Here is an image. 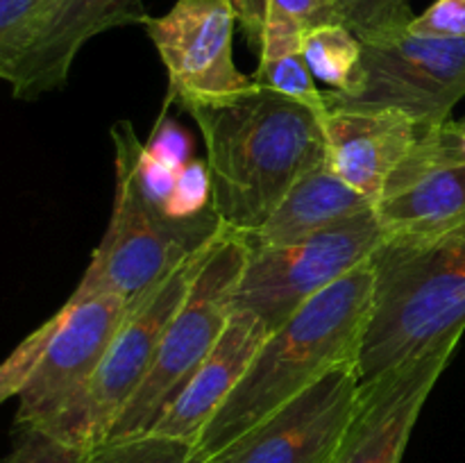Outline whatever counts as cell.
<instances>
[{"label": "cell", "instance_id": "ba28073f", "mask_svg": "<svg viewBox=\"0 0 465 463\" xmlns=\"http://www.w3.org/2000/svg\"><path fill=\"white\" fill-rule=\"evenodd\" d=\"M168 75L166 103L182 112L221 104L252 89V75L234 62L239 27L232 0H175L163 16L143 21Z\"/></svg>", "mask_w": 465, "mask_h": 463}, {"label": "cell", "instance_id": "d4e9b609", "mask_svg": "<svg viewBox=\"0 0 465 463\" xmlns=\"http://www.w3.org/2000/svg\"><path fill=\"white\" fill-rule=\"evenodd\" d=\"M145 145H148V153L154 159L166 163L173 171H180L191 159H195L193 139H191L189 132L175 118L168 116V104H163L162 113L157 118V125H154L153 134L145 141Z\"/></svg>", "mask_w": 465, "mask_h": 463}, {"label": "cell", "instance_id": "277c9868", "mask_svg": "<svg viewBox=\"0 0 465 463\" xmlns=\"http://www.w3.org/2000/svg\"><path fill=\"white\" fill-rule=\"evenodd\" d=\"M136 302L100 295L59 307L14 348L0 368V399H18L14 427H39L80 445L91 384Z\"/></svg>", "mask_w": 465, "mask_h": 463}, {"label": "cell", "instance_id": "7402d4cb", "mask_svg": "<svg viewBox=\"0 0 465 463\" xmlns=\"http://www.w3.org/2000/svg\"><path fill=\"white\" fill-rule=\"evenodd\" d=\"M50 0H0V77L7 75L35 36Z\"/></svg>", "mask_w": 465, "mask_h": 463}, {"label": "cell", "instance_id": "9c48e42d", "mask_svg": "<svg viewBox=\"0 0 465 463\" xmlns=\"http://www.w3.org/2000/svg\"><path fill=\"white\" fill-rule=\"evenodd\" d=\"M193 252L195 250L145 204L130 175L116 168V191L107 232L94 250L84 277L62 307H77L100 295H123L136 302Z\"/></svg>", "mask_w": 465, "mask_h": 463}, {"label": "cell", "instance_id": "7c38bea8", "mask_svg": "<svg viewBox=\"0 0 465 463\" xmlns=\"http://www.w3.org/2000/svg\"><path fill=\"white\" fill-rule=\"evenodd\" d=\"M459 343L439 345L371 381L330 463H402L409 438Z\"/></svg>", "mask_w": 465, "mask_h": 463}, {"label": "cell", "instance_id": "44dd1931", "mask_svg": "<svg viewBox=\"0 0 465 463\" xmlns=\"http://www.w3.org/2000/svg\"><path fill=\"white\" fill-rule=\"evenodd\" d=\"M341 23L361 41L411 23V0H330Z\"/></svg>", "mask_w": 465, "mask_h": 463}, {"label": "cell", "instance_id": "484cf974", "mask_svg": "<svg viewBox=\"0 0 465 463\" xmlns=\"http://www.w3.org/2000/svg\"><path fill=\"white\" fill-rule=\"evenodd\" d=\"M409 30L431 39H465V0H436L411 18Z\"/></svg>", "mask_w": 465, "mask_h": 463}, {"label": "cell", "instance_id": "3957f363", "mask_svg": "<svg viewBox=\"0 0 465 463\" xmlns=\"http://www.w3.org/2000/svg\"><path fill=\"white\" fill-rule=\"evenodd\" d=\"M375 295L357 354L371 381L465 331V218L413 234H386L371 259Z\"/></svg>", "mask_w": 465, "mask_h": 463}, {"label": "cell", "instance_id": "5b68a950", "mask_svg": "<svg viewBox=\"0 0 465 463\" xmlns=\"http://www.w3.org/2000/svg\"><path fill=\"white\" fill-rule=\"evenodd\" d=\"M248 241L223 227L207 243L186 300L168 325L163 343L134 398L107 440L150 434L209 357L232 316V300L248 259Z\"/></svg>", "mask_w": 465, "mask_h": 463}, {"label": "cell", "instance_id": "52a82bcc", "mask_svg": "<svg viewBox=\"0 0 465 463\" xmlns=\"http://www.w3.org/2000/svg\"><path fill=\"white\" fill-rule=\"evenodd\" d=\"M465 98V39L418 36L409 25L363 41L361 80L325 91L327 109H398L422 132L452 121Z\"/></svg>", "mask_w": 465, "mask_h": 463}, {"label": "cell", "instance_id": "30bf717a", "mask_svg": "<svg viewBox=\"0 0 465 463\" xmlns=\"http://www.w3.org/2000/svg\"><path fill=\"white\" fill-rule=\"evenodd\" d=\"M204 248L189 254L166 280L159 281L132 307L91 384L80 418V445L94 448L107 440L123 409L130 404L148 372L153 370L168 325L189 295Z\"/></svg>", "mask_w": 465, "mask_h": 463}, {"label": "cell", "instance_id": "ffe728a7", "mask_svg": "<svg viewBox=\"0 0 465 463\" xmlns=\"http://www.w3.org/2000/svg\"><path fill=\"white\" fill-rule=\"evenodd\" d=\"M89 463H207L191 440L141 434L103 440L91 448Z\"/></svg>", "mask_w": 465, "mask_h": 463}, {"label": "cell", "instance_id": "e0dca14e", "mask_svg": "<svg viewBox=\"0 0 465 463\" xmlns=\"http://www.w3.org/2000/svg\"><path fill=\"white\" fill-rule=\"evenodd\" d=\"M372 209H375L372 200L345 184L325 163L304 175L284 195L268 221L245 236V241L252 248L298 243Z\"/></svg>", "mask_w": 465, "mask_h": 463}, {"label": "cell", "instance_id": "4316f807", "mask_svg": "<svg viewBox=\"0 0 465 463\" xmlns=\"http://www.w3.org/2000/svg\"><path fill=\"white\" fill-rule=\"evenodd\" d=\"M461 121H463V123H465V116H463V118H461Z\"/></svg>", "mask_w": 465, "mask_h": 463}, {"label": "cell", "instance_id": "6da1fadb", "mask_svg": "<svg viewBox=\"0 0 465 463\" xmlns=\"http://www.w3.org/2000/svg\"><path fill=\"white\" fill-rule=\"evenodd\" d=\"M186 113L207 148L218 221L243 236L259 230L304 175L327 163L325 118L259 84Z\"/></svg>", "mask_w": 465, "mask_h": 463}, {"label": "cell", "instance_id": "603a6c76", "mask_svg": "<svg viewBox=\"0 0 465 463\" xmlns=\"http://www.w3.org/2000/svg\"><path fill=\"white\" fill-rule=\"evenodd\" d=\"M268 3H275L298 16L300 21L309 27L325 25V23H341L339 14H336L334 5L330 0H232L236 12V23L248 44L252 48L259 45V36H262L263 18H266Z\"/></svg>", "mask_w": 465, "mask_h": 463}, {"label": "cell", "instance_id": "4fadbf2b", "mask_svg": "<svg viewBox=\"0 0 465 463\" xmlns=\"http://www.w3.org/2000/svg\"><path fill=\"white\" fill-rule=\"evenodd\" d=\"M454 121V118H452ZM452 121L422 132L375 204L386 234H413L465 218V153Z\"/></svg>", "mask_w": 465, "mask_h": 463}, {"label": "cell", "instance_id": "5bb4252c", "mask_svg": "<svg viewBox=\"0 0 465 463\" xmlns=\"http://www.w3.org/2000/svg\"><path fill=\"white\" fill-rule=\"evenodd\" d=\"M143 0H50L35 36L3 77L16 100H36L66 84L86 41L123 25H143Z\"/></svg>", "mask_w": 465, "mask_h": 463}, {"label": "cell", "instance_id": "2e32d148", "mask_svg": "<svg viewBox=\"0 0 465 463\" xmlns=\"http://www.w3.org/2000/svg\"><path fill=\"white\" fill-rule=\"evenodd\" d=\"M271 330L254 313L243 309H232V316L218 339L216 348L209 352L203 366L195 370L180 398L171 404L166 416L154 427V434L191 440L195 445L198 436L209 425L218 409L225 404L248 370L250 361L266 340Z\"/></svg>", "mask_w": 465, "mask_h": 463}, {"label": "cell", "instance_id": "8992f818", "mask_svg": "<svg viewBox=\"0 0 465 463\" xmlns=\"http://www.w3.org/2000/svg\"><path fill=\"white\" fill-rule=\"evenodd\" d=\"M386 232L375 209L309 239L286 245H250L232 309H243L277 330L330 286L368 263Z\"/></svg>", "mask_w": 465, "mask_h": 463}, {"label": "cell", "instance_id": "d6986e66", "mask_svg": "<svg viewBox=\"0 0 465 463\" xmlns=\"http://www.w3.org/2000/svg\"><path fill=\"white\" fill-rule=\"evenodd\" d=\"M252 77L259 86L313 109L321 118H327V113H330L325 91L318 89V80L312 68H309L307 59H304L302 48L262 53L259 54V66Z\"/></svg>", "mask_w": 465, "mask_h": 463}, {"label": "cell", "instance_id": "8fae6325", "mask_svg": "<svg viewBox=\"0 0 465 463\" xmlns=\"http://www.w3.org/2000/svg\"><path fill=\"white\" fill-rule=\"evenodd\" d=\"M359 393L357 361L343 363L277 409L216 463H330L357 411Z\"/></svg>", "mask_w": 465, "mask_h": 463}, {"label": "cell", "instance_id": "cb8c5ba5", "mask_svg": "<svg viewBox=\"0 0 465 463\" xmlns=\"http://www.w3.org/2000/svg\"><path fill=\"white\" fill-rule=\"evenodd\" d=\"M91 448L68 443L39 427H16L5 463H89Z\"/></svg>", "mask_w": 465, "mask_h": 463}, {"label": "cell", "instance_id": "9a60e30c", "mask_svg": "<svg viewBox=\"0 0 465 463\" xmlns=\"http://www.w3.org/2000/svg\"><path fill=\"white\" fill-rule=\"evenodd\" d=\"M422 130L398 109H330L327 166L377 204L391 175L413 153Z\"/></svg>", "mask_w": 465, "mask_h": 463}, {"label": "cell", "instance_id": "ac0fdd59", "mask_svg": "<svg viewBox=\"0 0 465 463\" xmlns=\"http://www.w3.org/2000/svg\"><path fill=\"white\" fill-rule=\"evenodd\" d=\"M304 59L318 82L334 94H350L361 80L363 41L343 23H325L304 32Z\"/></svg>", "mask_w": 465, "mask_h": 463}, {"label": "cell", "instance_id": "7a4b0ae2", "mask_svg": "<svg viewBox=\"0 0 465 463\" xmlns=\"http://www.w3.org/2000/svg\"><path fill=\"white\" fill-rule=\"evenodd\" d=\"M375 295V271L363 263L272 330L216 416L195 440L207 463H216L254 427L289 404L321 377L357 361Z\"/></svg>", "mask_w": 465, "mask_h": 463}]
</instances>
